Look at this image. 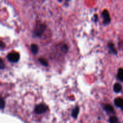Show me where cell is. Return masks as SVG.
I'll return each instance as SVG.
<instances>
[{
	"mask_svg": "<svg viewBox=\"0 0 123 123\" xmlns=\"http://www.w3.org/2000/svg\"><path fill=\"white\" fill-rule=\"evenodd\" d=\"M46 28V26L44 24H37L36 27H35L34 30L33 31L34 36L35 37H41L42 36V34H43V33L44 32V31H45Z\"/></svg>",
	"mask_w": 123,
	"mask_h": 123,
	"instance_id": "6da1fadb",
	"label": "cell"
},
{
	"mask_svg": "<svg viewBox=\"0 0 123 123\" xmlns=\"http://www.w3.org/2000/svg\"><path fill=\"white\" fill-rule=\"evenodd\" d=\"M48 110V107L44 104H40L37 105L35 107L34 111L37 114H42V113H45Z\"/></svg>",
	"mask_w": 123,
	"mask_h": 123,
	"instance_id": "7a4b0ae2",
	"label": "cell"
},
{
	"mask_svg": "<svg viewBox=\"0 0 123 123\" xmlns=\"http://www.w3.org/2000/svg\"><path fill=\"white\" fill-rule=\"evenodd\" d=\"M7 59L11 62H18L20 59V55L17 52H12L7 55Z\"/></svg>",
	"mask_w": 123,
	"mask_h": 123,
	"instance_id": "3957f363",
	"label": "cell"
},
{
	"mask_svg": "<svg viewBox=\"0 0 123 123\" xmlns=\"http://www.w3.org/2000/svg\"><path fill=\"white\" fill-rule=\"evenodd\" d=\"M102 17H103V24L105 25H108L109 23L111 22V17L109 15V12L108 11V10L105 9L102 12Z\"/></svg>",
	"mask_w": 123,
	"mask_h": 123,
	"instance_id": "277c9868",
	"label": "cell"
},
{
	"mask_svg": "<svg viewBox=\"0 0 123 123\" xmlns=\"http://www.w3.org/2000/svg\"><path fill=\"white\" fill-rule=\"evenodd\" d=\"M108 49H109V53L111 54H114V55H117V51L116 48H115L114 44L112 42H109L107 45Z\"/></svg>",
	"mask_w": 123,
	"mask_h": 123,
	"instance_id": "5b68a950",
	"label": "cell"
},
{
	"mask_svg": "<svg viewBox=\"0 0 123 123\" xmlns=\"http://www.w3.org/2000/svg\"><path fill=\"white\" fill-rule=\"evenodd\" d=\"M103 109H104L105 110L109 112V113H114V107L111 104H105L103 106Z\"/></svg>",
	"mask_w": 123,
	"mask_h": 123,
	"instance_id": "8992f818",
	"label": "cell"
},
{
	"mask_svg": "<svg viewBox=\"0 0 123 123\" xmlns=\"http://www.w3.org/2000/svg\"><path fill=\"white\" fill-rule=\"evenodd\" d=\"M114 103H115V106L121 108L123 104V99L121 98H117L114 100Z\"/></svg>",
	"mask_w": 123,
	"mask_h": 123,
	"instance_id": "52a82bcc",
	"label": "cell"
},
{
	"mask_svg": "<svg viewBox=\"0 0 123 123\" xmlns=\"http://www.w3.org/2000/svg\"><path fill=\"white\" fill-rule=\"evenodd\" d=\"M114 90L116 93L120 92L122 90V86L120 83H115L114 85Z\"/></svg>",
	"mask_w": 123,
	"mask_h": 123,
	"instance_id": "ba28073f",
	"label": "cell"
},
{
	"mask_svg": "<svg viewBox=\"0 0 123 123\" xmlns=\"http://www.w3.org/2000/svg\"><path fill=\"white\" fill-rule=\"evenodd\" d=\"M79 113V107L78 106L75 107V108L73 110L72 112V116L74 118H76L78 117V114Z\"/></svg>",
	"mask_w": 123,
	"mask_h": 123,
	"instance_id": "9c48e42d",
	"label": "cell"
},
{
	"mask_svg": "<svg viewBox=\"0 0 123 123\" xmlns=\"http://www.w3.org/2000/svg\"><path fill=\"white\" fill-rule=\"evenodd\" d=\"M31 52L32 53V54H37L38 51V47L36 44H32L31 45Z\"/></svg>",
	"mask_w": 123,
	"mask_h": 123,
	"instance_id": "30bf717a",
	"label": "cell"
},
{
	"mask_svg": "<svg viewBox=\"0 0 123 123\" xmlns=\"http://www.w3.org/2000/svg\"><path fill=\"white\" fill-rule=\"evenodd\" d=\"M117 78L121 82H123V69L120 68L117 74Z\"/></svg>",
	"mask_w": 123,
	"mask_h": 123,
	"instance_id": "8fae6325",
	"label": "cell"
},
{
	"mask_svg": "<svg viewBox=\"0 0 123 123\" xmlns=\"http://www.w3.org/2000/svg\"><path fill=\"white\" fill-rule=\"evenodd\" d=\"M38 61L39 62L42 64V65L44 66H48V62H47V60L46 59H44V58H39L38 59Z\"/></svg>",
	"mask_w": 123,
	"mask_h": 123,
	"instance_id": "7c38bea8",
	"label": "cell"
},
{
	"mask_svg": "<svg viewBox=\"0 0 123 123\" xmlns=\"http://www.w3.org/2000/svg\"><path fill=\"white\" fill-rule=\"evenodd\" d=\"M118 122V118L115 116H111L109 118V123H117Z\"/></svg>",
	"mask_w": 123,
	"mask_h": 123,
	"instance_id": "4fadbf2b",
	"label": "cell"
},
{
	"mask_svg": "<svg viewBox=\"0 0 123 123\" xmlns=\"http://www.w3.org/2000/svg\"><path fill=\"white\" fill-rule=\"evenodd\" d=\"M61 50L62 53H67L68 51V47H67V45H62L61 48Z\"/></svg>",
	"mask_w": 123,
	"mask_h": 123,
	"instance_id": "5bb4252c",
	"label": "cell"
},
{
	"mask_svg": "<svg viewBox=\"0 0 123 123\" xmlns=\"http://www.w3.org/2000/svg\"><path fill=\"white\" fill-rule=\"evenodd\" d=\"M5 101L2 98H1V100H0V106H1V109H3L5 107Z\"/></svg>",
	"mask_w": 123,
	"mask_h": 123,
	"instance_id": "9a60e30c",
	"label": "cell"
},
{
	"mask_svg": "<svg viewBox=\"0 0 123 123\" xmlns=\"http://www.w3.org/2000/svg\"><path fill=\"white\" fill-rule=\"evenodd\" d=\"M5 68V64L4 63V62L2 59H0V68L1 69H3Z\"/></svg>",
	"mask_w": 123,
	"mask_h": 123,
	"instance_id": "2e32d148",
	"label": "cell"
},
{
	"mask_svg": "<svg viewBox=\"0 0 123 123\" xmlns=\"http://www.w3.org/2000/svg\"><path fill=\"white\" fill-rule=\"evenodd\" d=\"M0 44H1V45H0V47H1V49H2V48H4L5 47V44L3 43V42H2V41H1V43H0Z\"/></svg>",
	"mask_w": 123,
	"mask_h": 123,
	"instance_id": "e0dca14e",
	"label": "cell"
},
{
	"mask_svg": "<svg viewBox=\"0 0 123 123\" xmlns=\"http://www.w3.org/2000/svg\"><path fill=\"white\" fill-rule=\"evenodd\" d=\"M94 18L95 22H97V20H98V16H97V14H95L94 16Z\"/></svg>",
	"mask_w": 123,
	"mask_h": 123,
	"instance_id": "ac0fdd59",
	"label": "cell"
},
{
	"mask_svg": "<svg viewBox=\"0 0 123 123\" xmlns=\"http://www.w3.org/2000/svg\"><path fill=\"white\" fill-rule=\"evenodd\" d=\"M58 1L59 2H61V1H62V0H58Z\"/></svg>",
	"mask_w": 123,
	"mask_h": 123,
	"instance_id": "d6986e66",
	"label": "cell"
},
{
	"mask_svg": "<svg viewBox=\"0 0 123 123\" xmlns=\"http://www.w3.org/2000/svg\"><path fill=\"white\" fill-rule=\"evenodd\" d=\"M121 109H122V110H123V104L122 107H121Z\"/></svg>",
	"mask_w": 123,
	"mask_h": 123,
	"instance_id": "ffe728a7",
	"label": "cell"
},
{
	"mask_svg": "<svg viewBox=\"0 0 123 123\" xmlns=\"http://www.w3.org/2000/svg\"><path fill=\"white\" fill-rule=\"evenodd\" d=\"M70 0H66V1H69Z\"/></svg>",
	"mask_w": 123,
	"mask_h": 123,
	"instance_id": "44dd1931",
	"label": "cell"
}]
</instances>
